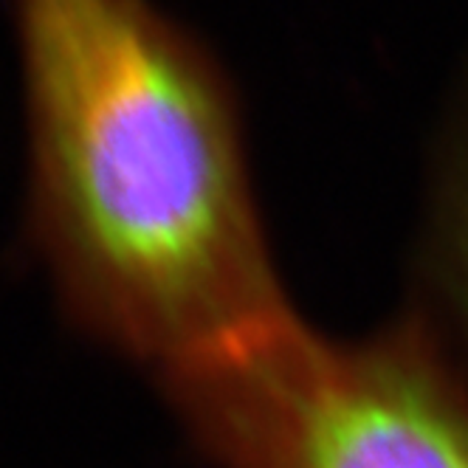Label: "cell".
Masks as SVG:
<instances>
[{
  "instance_id": "3",
  "label": "cell",
  "mask_w": 468,
  "mask_h": 468,
  "mask_svg": "<svg viewBox=\"0 0 468 468\" xmlns=\"http://www.w3.org/2000/svg\"><path fill=\"white\" fill-rule=\"evenodd\" d=\"M404 316L468 398V88L434 150L410 257Z\"/></svg>"
},
{
  "instance_id": "1",
  "label": "cell",
  "mask_w": 468,
  "mask_h": 468,
  "mask_svg": "<svg viewBox=\"0 0 468 468\" xmlns=\"http://www.w3.org/2000/svg\"><path fill=\"white\" fill-rule=\"evenodd\" d=\"M31 218L69 308L166 378L293 308L218 57L153 0H15Z\"/></svg>"
},
{
  "instance_id": "2",
  "label": "cell",
  "mask_w": 468,
  "mask_h": 468,
  "mask_svg": "<svg viewBox=\"0 0 468 468\" xmlns=\"http://www.w3.org/2000/svg\"><path fill=\"white\" fill-rule=\"evenodd\" d=\"M164 381L220 468H468V398L404 316L330 339L291 311Z\"/></svg>"
}]
</instances>
